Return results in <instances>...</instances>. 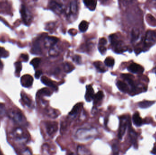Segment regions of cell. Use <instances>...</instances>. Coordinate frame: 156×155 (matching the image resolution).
<instances>
[{
	"label": "cell",
	"mask_w": 156,
	"mask_h": 155,
	"mask_svg": "<svg viewBox=\"0 0 156 155\" xmlns=\"http://www.w3.org/2000/svg\"><path fill=\"white\" fill-rule=\"evenodd\" d=\"M8 115L10 118L18 124L24 125L26 119L22 113L16 110H10L8 112Z\"/></svg>",
	"instance_id": "1"
},
{
	"label": "cell",
	"mask_w": 156,
	"mask_h": 155,
	"mask_svg": "<svg viewBox=\"0 0 156 155\" xmlns=\"http://www.w3.org/2000/svg\"><path fill=\"white\" fill-rule=\"evenodd\" d=\"M13 137L15 139L19 141H25L27 139V136L22 128L18 127L15 128L12 132Z\"/></svg>",
	"instance_id": "2"
},
{
	"label": "cell",
	"mask_w": 156,
	"mask_h": 155,
	"mask_svg": "<svg viewBox=\"0 0 156 155\" xmlns=\"http://www.w3.org/2000/svg\"><path fill=\"white\" fill-rule=\"evenodd\" d=\"M156 41V33L154 31L149 30L146 33L145 45L146 47H150L153 45Z\"/></svg>",
	"instance_id": "3"
},
{
	"label": "cell",
	"mask_w": 156,
	"mask_h": 155,
	"mask_svg": "<svg viewBox=\"0 0 156 155\" xmlns=\"http://www.w3.org/2000/svg\"><path fill=\"white\" fill-rule=\"evenodd\" d=\"M127 125V119L126 116H123L120 118V127H119L118 137L120 139L123 138L124 135Z\"/></svg>",
	"instance_id": "4"
},
{
	"label": "cell",
	"mask_w": 156,
	"mask_h": 155,
	"mask_svg": "<svg viewBox=\"0 0 156 155\" xmlns=\"http://www.w3.org/2000/svg\"><path fill=\"white\" fill-rule=\"evenodd\" d=\"M46 127L48 134L49 136H52L58 130V123L55 122H47L46 123Z\"/></svg>",
	"instance_id": "5"
},
{
	"label": "cell",
	"mask_w": 156,
	"mask_h": 155,
	"mask_svg": "<svg viewBox=\"0 0 156 155\" xmlns=\"http://www.w3.org/2000/svg\"><path fill=\"white\" fill-rule=\"evenodd\" d=\"M128 71L133 73H142L144 71V68L139 64L132 63L128 67Z\"/></svg>",
	"instance_id": "6"
},
{
	"label": "cell",
	"mask_w": 156,
	"mask_h": 155,
	"mask_svg": "<svg viewBox=\"0 0 156 155\" xmlns=\"http://www.w3.org/2000/svg\"><path fill=\"white\" fill-rule=\"evenodd\" d=\"M33 79L31 76L26 75L21 78V83L25 87H29L33 84Z\"/></svg>",
	"instance_id": "7"
},
{
	"label": "cell",
	"mask_w": 156,
	"mask_h": 155,
	"mask_svg": "<svg viewBox=\"0 0 156 155\" xmlns=\"http://www.w3.org/2000/svg\"><path fill=\"white\" fill-rule=\"evenodd\" d=\"M94 91L92 86L91 85H87L86 86V92L85 94V98L86 101L90 102L94 98Z\"/></svg>",
	"instance_id": "8"
},
{
	"label": "cell",
	"mask_w": 156,
	"mask_h": 155,
	"mask_svg": "<svg viewBox=\"0 0 156 155\" xmlns=\"http://www.w3.org/2000/svg\"><path fill=\"white\" fill-rule=\"evenodd\" d=\"M20 12H21V15H22V18H23L25 23L26 24H28L30 21V18H29L28 13L27 11L26 8L24 5L22 6Z\"/></svg>",
	"instance_id": "9"
},
{
	"label": "cell",
	"mask_w": 156,
	"mask_h": 155,
	"mask_svg": "<svg viewBox=\"0 0 156 155\" xmlns=\"http://www.w3.org/2000/svg\"><path fill=\"white\" fill-rule=\"evenodd\" d=\"M49 7L53 11L57 13H61L63 10L62 5L55 2H51L49 3Z\"/></svg>",
	"instance_id": "10"
},
{
	"label": "cell",
	"mask_w": 156,
	"mask_h": 155,
	"mask_svg": "<svg viewBox=\"0 0 156 155\" xmlns=\"http://www.w3.org/2000/svg\"><path fill=\"white\" fill-rule=\"evenodd\" d=\"M41 82L45 85L49 86L52 88H54L55 89H57V86L50 79L45 76H43L41 78Z\"/></svg>",
	"instance_id": "11"
},
{
	"label": "cell",
	"mask_w": 156,
	"mask_h": 155,
	"mask_svg": "<svg viewBox=\"0 0 156 155\" xmlns=\"http://www.w3.org/2000/svg\"><path fill=\"white\" fill-rule=\"evenodd\" d=\"M133 122L136 126H140L142 123V119L138 112L134 114L132 117Z\"/></svg>",
	"instance_id": "12"
},
{
	"label": "cell",
	"mask_w": 156,
	"mask_h": 155,
	"mask_svg": "<svg viewBox=\"0 0 156 155\" xmlns=\"http://www.w3.org/2000/svg\"><path fill=\"white\" fill-rule=\"evenodd\" d=\"M85 6L91 11L95 10L97 5V2L96 1H84Z\"/></svg>",
	"instance_id": "13"
},
{
	"label": "cell",
	"mask_w": 156,
	"mask_h": 155,
	"mask_svg": "<svg viewBox=\"0 0 156 155\" xmlns=\"http://www.w3.org/2000/svg\"><path fill=\"white\" fill-rule=\"evenodd\" d=\"M116 85L119 90L123 92H126L128 91V86H127V85L124 82L121 81H118L117 82Z\"/></svg>",
	"instance_id": "14"
},
{
	"label": "cell",
	"mask_w": 156,
	"mask_h": 155,
	"mask_svg": "<svg viewBox=\"0 0 156 155\" xmlns=\"http://www.w3.org/2000/svg\"><path fill=\"white\" fill-rule=\"evenodd\" d=\"M104 96V93L102 91H99L97 92L95 95H94V104H97L99 101L102 100Z\"/></svg>",
	"instance_id": "15"
},
{
	"label": "cell",
	"mask_w": 156,
	"mask_h": 155,
	"mask_svg": "<svg viewBox=\"0 0 156 155\" xmlns=\"http://www.w3.org/2000/svg\"><path fill=\"white\" fill-rule=\"evenodd\" d=\"M82 105L83 104L82 103H79L76 104V105L74 106L73 109H72V110H71V112L69 113V115L73 116L76 114L78 113V112H79L81 108V107Z\"/></svg>",
	"instance_id": "16"
},
{
	"label": "cell",
	"mask_w": 156,
	"mask_h": 155,
	"mask_svg": "<svg viewBox=\"0 0 156 155\" xmlns=\"http://www.w3.org/2000/svg\"><path fill=\"white\" fill-rule=\"evenodd\" d=\"M21 98L24 103L28 107H32V101L24 93L21 94Z\"/></svg>",
	"instance_id": "17"
},
{
	"label": "cell",
	"mask_w": 156,
	"mask_h": 155,
	"mask_svg": "<svg viewBox=\"0 0 156 155\" xmlns=\"http://www.w3.org/2000/svg\"><path fill=\"white\" fill-rule=\"evenodd\" d=\"M59 41V39L57 37H53V36H49L47 38V43L46 44H48L49 46H53L55 44L57 43Z\"/></svg>",
	"instance_id": "18"
},
{
	"label": "cell",
	"mask_w": 156,
	"mask_h": 155,
	"mask_svg": "<svg viewBox=\"0 0 156 155\" xmlns=\"http://www.w3.org/2000/svg\"><path fill=\"white\" fill-rule=\"evenodd\" d=\"M89 27V23L85 20H83L79 25V29L81 32H85L87 31Z\"/></svg>",
	"instance_id": "19"
},
{
	"label": "cell",
	"mask_w": 156,
	"mask_h": 155,
	"mask_svg": "<svg viewBox=\"0 0 156 155\" xmlns=\"http://www.w3.org/2000/svg\"><path fill=\"white\" fill-rule=\"evenodd\" d=\"M94 65L96 67V69L99 70V72H101V73H104L106 71L105 68L103 67L102 62H100V61H95L94 63Z\"/></svg>",
	"instance_id": "20"
},
{
	"label": "cell",
	"mask_w": 156,
	"mask_h": 155,
	"mask_svg": "<svg viewBox=\"0 0 156 155\" xmlns=\"http://www.w3.org/2000/svg\"><path fill=\"white\" fill-rule=\"evenodd\" d=\"M154 102L153 101H142L139 103V107L142 108H146L151 106Z\"/></svg>",
	"instance_id": "21"
},
{
	"label": "cell",
	"mask_w": 156,
	"mask_h": 155,
	"mask_svg": "<svg viewBox=\"0 0 156 155\" xmlns=\"http://www.w3.org/2000/svg\"><path fill=\"white\" fill-rule=\"evenodd\" d=\"M105 64H106V66L109 67H111L114 66L115 64V60L113 58L107 57L105 60Z\"/></svg>",
	"instance_id": "22"
},
{
	"label": "cell",
	"mask_w": 156,
	"mask_h": 155,
	"mask_svg": "<svg viewBox=\"0 0 156 155\" xmlns=\"http://www.w3.org/2000/svg\"><path fill=\"white\" fill-rule=\"evenodd\" d=\"M41 60L40 58H35L31 61V64L33 65L35 68H37L40 63Z\"/></svg>",
	"instance_id": "23"
},
{
	"label": "cell",
	"mask_w": 156,
	"mask_h": 155,
	"mask_svg": "<svg viewBox=\"0 0 156 155\" xmlns=\"http://www.w3.org/2000/svg\"><path fill=\"white\" fill-rule=\"evenodd\" d=\"M78 150L80 155H90L89 150L82 146L79 147Z\"/></svg>",
	"instance_id": "24"
},
{
	"label": "cell",
	"mask_w": 156,
	"mask_h": 155,
	"mask_svg": "<svg viewBox=\"0 0 156 155\" xmlns=\"http://www.w3.org/2000/svg\"><path fill=\"white\" fill-rule=\"evenodd\" d=\"M130 136L132 142L134 144H136L137 136H136V134L135 133V132L133 131V130H131L130 132Z\"/></svg>",
	"instance_id": "25"
},
{
	"label": "cell",
	"mask_w": 156,
	"mask_h": 155,
	"mask_svg": "<svg viewBox=\"0 0 156 155\" xmlns=\"http://www.w3.org/2000/svg\"><path fill=\"white\" fill-rule=\"evenodd\" d=\"M77 10V6L76 2H72L70 3V12L72 13H75Z\"/></svg>",
	"instance_id": "26"
},
{
	"label": "cell",
	"mask_w": 156,
	"mask_h": 155,
	"mask_svg": "<svg viewBox=\"0 0 156 155\" xmlns=\"http://www.w3.org/2000/svg\"><path fill=\"white\" fill-rule=\"evenodd\" d=\"M139 33L138 30H135V29H133L132 31V40L133 41H135L137 40L139 37Z\"/></svg>",
	"instance_id": "27"
},
{
	"label": "cell",
	"mask_w": 156,
	"mask_h": 155,
	"mask_svg": "<svg viewBox=\"0 0 156 155\" xmlns=\"http://www.w3.org/2000/svg\"><path fill=\"white\" fill-rule=\"evenodd\" d=\"M74 67L72 64L69 63H65V70L66 73L71 72L74 69Z\"/></svg>",
	"instance_id": "28"
},
{
	"label": "cell",
	"mask_w": 156,
	"mask_h": 155,
	"mask_svg": "<svg viewBox=\"0 0 156 155\" xmlns=\"http://www.w3.org/2000/svg\"><path fill=\"white\" fill-rule=\"evenodd\" d=\"M39 94L40 95H45L49 96L51 95V92L48 88H43L39 91Z\"/></svg>",
	"instance_id": "29"
},
{
	"label": "cell",
	"mask_w": 156,
	"mask_h": 155,
	"mask_svg": "<svg viewBox=\"0 0 156 155\" xmlns=\"http://www.w3.org/2000/svg\"><path fill=\"white\" fill-rule=\"evenodd\" d=\"M6 113V109L4 104H0V118L3 117Z\"/></svg>",
	"instance_id": "30"
},
{
	"label": "cell",
	"mask_w": 156,
	"mask_h": 155,
	"mask_svg": "<svg viewBox=\"0 0 156 155\" xmlns=\"http://www.w3.org/2000/svg\"><path fill=\"white\" fill-rule=\"evenodd\" d=\"M15 66H16V73L20 74L21 72V70H22V65H21V62H17L15 63Z\"/></svg>",
	"instance_id": "31"
},
{
	"label": "cell",
	"mask_w": 156,
	"mask_h": 155,
	"mask_svg": "<svg viewBox=\"0 0 156 155\" xmlns=\"http://www.w3.org/2000/svg\"><path fill=\"white\" fill-rule=\"evenodd\" d=\"M113 155H118L119 154V149L118 146L116 144H114L112 146Z\"/></svg>",
	"instance_id": "32"
},
{
	"label": "cell",
	"mask_w": 156,
	"mask_h": 155,
	"mask_svg": "<svg viewBox=\"0 0 156 155\" xmlns=\"http://www.w3.org/2000/svg\"><path fill=\"white\" fill-rule=\"evenodd\" d=\"M73 60L74 61H75L77 64H80L81 63V57L79 55H75V56H74L73 57Z\"/></svg>",
	"instance_id": "33"
},
{
	"label": "cell",
	"mask_w": 156,
	"mask_h": 155,
	"mask_svg": "<svg viewBox=\"0 0 156 155\" xmlns=\"http://www.w3.org/2000/svg\"><path fill=\"white\" fill-rule=\"evenodd\" d=\"M7 56V52L3 48H0V57H6Z\"/></svg>",
	"instance_id": "34"
},
{
	"label": "cell",
	"mask_w": 156,
	"mask_h": 155,
	"mask_svg": "<svg viewBox=\"0 0 156 155\" xmlns=\"http://www.w3.org/2000/svg\"><path fill=\"white\" fill-rule=\"evenodd\" d=\"M107 43V40L106 38H101L100 39L99 41V44L100 45V46H105V45H106Z\"/></svg>",
	"instance_id": "35"
},
{
	"label": "cell",
	"mask_w": 156,
	"mask_h": 155,
	"mask_svg": "<svg viewBox=\"0 0 156 155\" xmlns=\"http://www.w3.org/2000/svg\"><path fill=\"white\" fill-rule=\"evenodd\" d=\"M99 50L101 54H105L107 51V48L104 46H100L99 47Z\"/></svg>",
	"instance_id": "36"
},
{
	"label": "cell",
	"mask_w": 156,
	"mask_h": 155,
	"mask_svg": "<svg viewBox=\"0 0 156 155\" xmlns=\"http://www.w3.org/2000/svg\"><path fill=\"white\" fill-rule=\"evenodd\" d=\"M42 74V71H40V70H38V71H37L36 72L35 74V76L37 79H38V78H40Z\"/></svg>",
	"instance_id": "37"
},
{
	"label": "cell",
	"mask_w": 156,
	"mask_h": 155,
	"mask_svg": "<svg viewBox=\"0 0 156 155\" xmlns=\"http://www.w3.org/2000/svg\"><path fill=\"white\" fill-rule=\"evenodd\" d=\"M21 57L25 61H28V55L26 54H22L21 55Z\"/></svg>",
	"instance_id": "38"
},
{
	"label": "cell",
	"mask_w": 156,
	"mask_h": 155,
	"mask_svg": "<svg viewBox=\"0 0 156 155\" xmlns=\"http://www.w3.org/2000/svg\"><path fill=\"white\" fill-rule=\"evenodd\" d=\"M152 153L154 154H156V147L154 148L152 150Z\"/></svg>",
	"instance_id": "39"
},
{
	"label": "cell",
	"mask_w": 156,
	"mask_h": 155,
	"mask_svg": "<svg viewBox=\"0 0 156 155\" xmlns=\"http://www.w3.org/2000/svg\"><path fill=\"white\" fill-rule=\"evenodd\" d=\"M3 67V65H2V62L0 60V68H2Z\"/></svg>",
	"instance_id": "40"
},
{
	"label": "cell",
	"mask_w": 156,
	"mask_h": 155,
	"mask_svg": "<svg viewBox=\"0 0 156 155\" xmlns=\"http://www.w3.org/2000/svg\"><path fill=\"white\" fill-rule=\"evenodd\" d=\"M154 72H155V73H156V67H155V68H154Z\"/></svg>",
	"instance_id": "41"
},
{
	"label": "cell",
	"mask_w": 156,
	"mask_h": 155,
	"mask_svg": "<svg viewBox=\"0 0 156 155\" xmlns=\"http://www.w3.org/2000/svg\"><path fill=\"white\" fill-rule=\"evenodd\" d=\"M70 155H75V154H73V153H72V154H70Z\"/></svg>",
	"instance_id": "42"
},
{
	"label": "cell",
	"mask_w": 156,
	"mask_h": 155,
	"mask_svg": "<svg viewBox=\"0 0 156 155\" xmlns=\"http://www.w3.org/2000/svg\"><path fill=\"white\" fill-rule=\"evenodd\" d=\"M0 155H2L1 153V152H0Z\"/></svg>",
	"instance_id": "43"
}]
</instances>
